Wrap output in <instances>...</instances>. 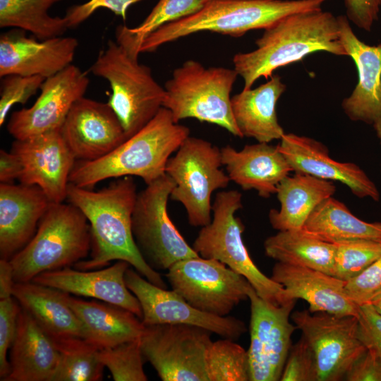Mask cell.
<instances>
[{
    "mask_svg": "<svg viewBox=\"0 0 381 381\" xmlns=\"http://www.w3.org/2000/svg\"><path fill=\"white\" fill-rule=\"evenodd\" d=\"M137 195L132 176L117 178L98 190L68 183L66 199L85 214L92 236L90 258L75 267L93 270L114 260H124L150 282L166 288L161 274L147 263L133 238L132 214Z\"/></svg>",
    "mask_w": 381,
    "mask_h": 381,
    "instance_id": "cell-1",
    "label": "cell"
},
{
    "mask_svg": "<svg viewBox=\"0 0 381 381\" xmlns=\"http://www.w3.org/2000/svg\"><path fill=\"white\" fill-rule=\"evenodd\" d=\"M255 45L253 51L238 53L233 58L234 69L244 82L243 90L316 52L348 56L341 40L338 16L322 9L284 17L264 30Z\"/></svg>",
    "mask_w": 381,
    "mask_h": 381,
    "instance_id": "cell-2",
    "label": "cell"
},
{
    "mask_svg": "<svg viewBox=\"0 0 381 381\" xmlns=\"http://www.w3.org/2000/svg\"><path fill=\"white\" fill-rule=\"evenodd\" d=\"M189 135L190 129L176 123L171 111L162 107L142 129L109 154L93 161H76L69 183L90 189L108 179L135 176L148 185L166 174L171 154Z\"/></svg>",
    "mask_w": 381,
    "mask_h": 381,
    "instance_id": "cell-3",
    "label": "cell"
},
{
    "mask_svg": "<svg viewBox=\"0 0 381 381\" xmlns=\"http://www.w3.org/2000/svg\"><path fill=\"white\" fill-rule=\"evenodd\" d=\"M328 0H210L196 13L165 24L143 42L140 52H152L160 46L193 33L208 31L239 37L247 32L265 30L284 17L322 9Z\"/></svg>",
    "mask_w": 381,
    "mask_h": 381,
    "instance_id": "cell-4",
    "label": "cell"
},
{
    "mask_svg": "<svg viewBox=\"0 0 381 381\" xmlns=\"http://www.w3.org/2000/svg\"><path fill=\"white\" fill-rule=\"evenodd\" d=\"M89 222L75 205L51 202L31 240L10 260L16 283L75 265L90 253Z\"/></svg>",
    "mask_w": 381,
    "mask_h": 381,
    "instance_id": "cell-5",
    "label": "cell"
},
{
    "mask_svg": "<svg viewBox=\"0 0 381 381\" xmlns=\"http://www.w3.org/2000/svg\"><path fill=\"white\" fill-rule=\"evenodd\" d=\"M238 75L234 68H207L198 61L187 60L165 83L162 107L171 111L176 123L194 118L243 138L234 118L230 97Z\"/></svg>",
    "mask_w": 381,
    "mask_h": 381,
    "instance_id": "cell-6",
    "label": "cell"
},
{
    "mask_svg": "<svg viewBox=\"0 0 381 381\" xmlns=\"http://www.w3.org/2000/svg\"><path fill=\"white\" fill-rule=\"evenodd\" d=\"M90 71L107 80L108 104L121 121L127 138L150 122L162 107L165 96L150 67L140 64L115 40H109Z\"/></svg>",
    "mask_w": 381,
    "mask_h": 381,
    "instance_id": "cell-7",
    "label": "cell"
},
{
    "mask_svg": "<svg viewBox=\"0 0 381 381\" xmlns=\"http://www.w3.org/2000/svg\"><path fill=\"white\" fill-rule=\"evenodd\" d=\"M242 207L239 191L217 193L212 205L213 218L201 228L192 247L199 256L219 260L244 277L263 299L277 306L286 304L290 301L283 286L264 274L249 255L242 238L243 224L235 216Z\"/></svg>",
    "mask_w": 381,
    "mask_h": 381,
    "instance_id": "cell-8",
    "label": "cell"
},
{
    "mask_svg": "<svg viewBox=\"0 0 381 381\" xmlns=\"http://www.w3.org/2000/svg\"><path fill=\"white\" fill-rule=\"evenodd\" d=\"M222 165L221 149L190 135L167 163L165 172L175 183L170 198L183 205L193 226L211 222L212 194L226 188L231 181Z\"/></svg>",
    "mask_w": 381,
    "mask_h": 381,
    "instance_id": "cell-9",
    "label": "cell"
},
{
    "mask_svg": "<svg viewBox=\"0 0 381 381\" xmlns=\"http://www.w3.org/2000/svg\"><path fill=\"white\" fill-rule=\"evenodd\" d=\"M175 186L165 174L138 193L132 214V232L147 263L155 270H167L181 260L199 255L176 228L167 212Z\"/></svg>",
    "mask_w": 381,
    "mask_h": 381,
    "instance_id": "cell-10",
    "label": "cell"
},
{
    "mask_svg": "<svg viewBox=\"0 0 381 381\" xmlns=\"http://www.w3.org/2000/svg\"><path fill=\"white\" fill-rule=\"evenodd\" d=\"M167 271L172 290L195 308L221 317L248 299L252 286L222 262L200 256L178 261Z\"/></svg>",
    "mask_w": 381,
    "mask_h": 381,
    "instance_id": "cell-11",
    "label": "cell"
},
{
    "mask_svg": "<svg viewBox=\"0 0 381 381\" xmlns=\"http://www.w3.org/2000/svg\"><path fill=\"white\" fill-rule=\"evenodd\" d=\"M212 334L194 325H145L143 355L163 381H208L205 355Z\"/></svg>",
    "mask_w": 381,
    "mask_h": 381,
    "instance_id": "cell-12",
    "label": "cell"
},
{
    "mask_svg": "<svg viewBox=\"0 0 381 381\" xmlns=\"http://www.w3.org/2000/svg\"><path fill=\"white\" fill-rule=\"evenodd\" d=\"M291 318L310 346L317 381L344 379L353 363L366 351L358 334V317L327 313L311 315L295 311Z\"/></svg>",
    "mask_w": 381,
    "mask_h": 381,
    "instance_id": "cell-13",
    "label": "cell"
},
{
    "mask_svg": "<svg viewBox=\"0 0 381 381\" xmlns=\"http://www.w3.org/2000/svg\"><path fill=\"white\" fill-rule=\"evenodd\" d=\"M250 346V381L280 380L296 327L289 319L296 301L277 306L261 298L251 286Z\"/></svg>",
    "mask_w": 381,
    "mask_h": 381,
    "instance_id": "cell-14",
    "label": "cell"
},
{
    "mask_svg": "<svg viewBox=\"0 0 381 381\" xmlns=\"http://www.w3.org/2000/svg\"><path fill=\"white\" fill-rule=\"evenodd\" d=\"M128 289L138 299L145 325L171 324L198 326L223 338L236 340L246 332L243 321L201 311L174 290H167L147 280L130 267L125 274Z\"/></svg>",
    "mask_w": 381,
    "mask_h": 381,
    "instance_id": "cell-15",
    "label": "cell"
},
{
    "mask_svg": "<svg viewBox=\"0 0 381 381\" xmlns=\"http://www.w3.org/2000/svg\"><path fill=\"white\" fill-rule=\"evenodd\" d=\"M89 84L86 73L73 64L46 78L35 103L12 113L8 132L16 140H23L61 128L73 104L84 97Z\"/></svg>",
    "mask_w": 381,
    "mask_h": 381,
    "instance_id": "cell-16",
    "label": "cell"
},
{
    "mask_svg": "<svg viewBox=\"0 0 381 381\" xmlns=\"http://www.w3.org/2000/svg\"><path fill=\"white\" fill-rule=\"evenodd\" d=\"M11 151L22 163L20 183L39 186L50 202L60 203L66 199L69 176L76 159L61 128L23 140L15 139Z\"/></svg>",
    "mask_w": 381,
    "mask_h": 381,
    "instance_id": "cell-17",
    "label": "cell"
},
{
    "mask_svg": "<svg viewBox=\"0 0 381 381\" xmlns=\"http://www.w3.org/2000/svg\"><path fill=\"white\" fill-rule=\"evenodd\" d=\"M76 161H93L126 139L123 127L108 103L82 97L73 104L61 127Z\"/></svg>",
    "mask_w": 381,
    "mask_h": 381,
    "instance_id": "cell-18",
    "label": "cell"
},
{
    "mask_svg": "<svg viewBox=\"0 0 381 381\" xmlns=\"http://www.w3.org/2000/svg\"><path fill=\"white\" fill-rule=\"evenodd\" d=\"M14 30L0 36V77L10 74L51 77L71 64L78 41L59 36L45 40Z\"/></svg>",
    "mask_w": 381,
    "mask_h": 381,
    "instance_id": "cell-19",
    "label": "cell"
},
{
    "mask_svg": "<svg viewBox=\"0 0 381 381\" xmlns=\"http://www.w3.org/2000/svg\"><path fill=\"white\" fill-rule=\"evenodd\" d=\"M277 146L292 172L338 181L359 198L380 200V191L367 174L355 163L334 159L322 143L307 136L285 133Z\"/></svg>",
    "mask_w": 381,
    "mask_h": 381,
    "instance_id": "cell-20",
    "label": "cell"
},
{
    "mask_svg": "<svg viewBox=\"0 0 381 381\" xmlns=\"http://www.w3.org/2000/svg\"><path fill=\"white\" fill-rule=\"evenodd\" d=\"M130 264L117 260L113 265L93 270L71 267L44 272L31 282L76 296L90 297L123 308L143 318L137 297L128 289L125 274Z\"/></svg>",
    "mask_w": 381,
    "mask_h": 381,
    "instance_id": "cell-21",
    "label": "cell"
},
{
    "mask_svg": "<svg viewBox=\"0 0 381 381\" xmlns=\"http://www.w3.org/2000/svg\"><path fill=\"white\" fill-rule=\"evenodd\" d=\"M338 20L341 42L358 71V83L342 100V109L353 121L373 124L381 116V44L360 40L346 16H339Z\"/></svg>",
    "mask_w": 381,
    "mask_h": 381,
    "instance_id": "cell-22",
    "label": "cell"
},
{
    "mask_svg": "<svg viewBox=\"0 0 381 381\" xmlns=\"http://www.w3.org/2000/svg\"><path fill=\"white\" fill-rule=\"evenodd\" d=\"M270 277L283 286L289 301L305 300L310 313L358 317L360 306L347 294L346 282L332 275L277 262Z\"/></svg>",
    "mask_w": 381,
    "mask_h": 381,
    "instance_id": "cell-23",
    "label": "cell"
},
{
    "mask_svg": "<svg viewBox=\"0 0 381 381\" xmlns=\"http://www.w3.org/2000/svg\"><path fill=\"white\" fill-rule=\"evenodd\" d=\"M50 201L35 185H0V256L10 260L35 235Z\"/></svg>",
    "mask_w": 381,
    "mask_h": 381,
    "instance_id": "cell-24",
    "label": "cell"
},
{
    "mask_svg": "<svg viewBox=\"0 0 381 381\" xmlns=\"http://www.w3.org/2000/svg\"><path fill=\"white\" fill-rule=\"evenodd\" d=\"M221 154L230 180L264 198L276 194L278 184L292 172L278 146L269 143L246 145L241 150L226 145Z\"/></svg>",
    "mask_w": 381,
    "mask_h": 381,
    "instance_id": "cell-25",
    "label": "cell"
},
{
    "mask_svg": "<svg viewBox=\"0 0 381 381\" xmlns=\"http://www.w3.org/2000/svg\"><path fill=\"white\" fill-rule=\"evenodd\" d=\"M59 358L50 337L21 307L10 348V373L4 381H50Z\"/></svg>",
    "mask_w": 381,
    "mask_h": 381,
    "instance_id": "cell-26",
    "label": "cell"
},
{
    "mask_svg": "<svg viewBox=\"0 0 381 381\" xmlns=\"http://www.w3.org/2000/svg\"><path fill=\"white\" fill-rule=\"evenodd\" d=\"M286 89L279 75L256 88L243 90L231 98L236 123L243 137L259 143L281 140L285 132L277 115V103Z\"/></svg>",
    "mask_w": 381,
    "mask_h": 381,
    "instance_id": "cell-27",
    "label": "cell"
},
{
    "mask_svg": "<svg viewBox=\"0 0 381 381\" xmlns=\"http://www.w3.org/2000/svg\"><path fill=\"white\" fill-rule=\"evenodd\" d=\"M63 295L82 322L85 339L100 349L139 338L144 331L142 320L123 308L104 301L83 300L66 292Z\"/></svg>",
    "mask_w": 381,
    "mask_h": 381,
    "instance_id": "cell-28",
    "label": "cell"
},
{
    "mask_svg": "<svg viewBox=\"0 0 381 381\" xmlns=\"http://www.w3.org/2000/svg\"><path fill=\"white\" fill-rule=\"evenodd\" d=\"M294 173L278 184L276 194L279 209L269 212L270 223L277 231L303 229L315 207L336 192L332 181Z\"/></svg>",
    "mask_w": 381,
    "mask_h": 381,
    "instance_id": "cell-29",
    "label": "cell"
},
{
    "mask_svg": "<svg viewBox=\"0 0 381 381\" xmlns=\"http://www.w3.org/2000/svg\"><path fill=\"white\" fill-rule=\"evenodd\" d=\"M12 296L49 336L85 339L84 327L65 301L61 291L28 282L16 283Z\"/></svg>",
    "mask_w": 381,
    "mask_h": 381,
    "instance_id": "cell-30",
    "label": "cell"
},
{
    "mask_svg": "<svg viewBox=\"0 0 381 381\" xmlns=\"http://www.w3.org/2000/svg\"><path fill=\"white\" fill-rule=\"evenodd\" d=\"M264 250L267 256L277 262L333 274L336 244L303 229L279 231L265 239Z\"/></svg>",
    "mask_w": 381,
    "mask_h": 381,
    "instance_id": "cell-31",
    "label": "cell"
},
{
    "mask_svg": "<svg viewBox=\"0 0 381 381\" xmlns=\"http://www.w3.org/2000/svg\"><path fill=\"white\" fill-rule=\"evenodd\" d=\"M303 229L332 243L358 239L381 242V222L362 220L333 196L315 207Z\"/></svg>",
    "mask_w": 381,
    "mask_h": 381,
    "instance_id": "cell-32",
    "label": "cell"
},
{
    "mask_svg": "<svg viewBox=\"0 0 381 381\" xmlns=\"http://www.w3.org/2000/svg\"><path fill=\"white\" fill-rule=\"evenodd\" d=\"M64 0H0V27L30 32L39 40L62 36L68 28L66 18L49 10Z\"/></svg>",
    "mask_w": 381,
    "mask_h": 381,
    "instance_id": "cell-33",
    "label": "cell"
},
{
    "mask_svg": "<svg viewBox=\"0 0 381 381\" xmlns=\"http://www.w3.org/2000/svg\"><path fill=\"white\" fill-rule=\"evenodd\" d=\"M59 354L57 366L50 381H99L105 368L99 349L75 336H49Z\"/></svg>",
    "mask_w": 381,
    "mask_h": 381,
    "instance_id": "cell-34",
    "label": "cell"
},
{
    "mask_svg": "<svg viewBox=\"0 0 381 381\" xmlns=\"http://www.w3.org/2000/svg\"><path fill=\"white\" fill-rule=\"evenodd\" d=\"M205 4L203 0H159L140 25L134 28L118 26L116 41L132 56L138 59L141 44L150 34L165 24L196 13Z\"/></svg>",
    "mask_w": 381,
    "mask_h": 381,
    "instance_id": "cell-35",
    "label": "cell"
},
{
    "mask_svg": "<svg viewBox=\"0 0 381 381\" xmlns=\"http://www.w3.org/2000/svg\"><path fill=\"white\" fill-rule=\"evenodd\" d=\"M208 381L250 380L248 351L228 338L212 341L205 355Z\"/></svg>",
    "mask_w": 381,
    "mask_h": 381,
    "instance_id": "cell-36",
    "label": "cell"
},
{
    "mask_svg": "<svg viewBox=\"0 0 381 381\" xmlns=\"http://www.w3.org/2000/svg\"><path fill=\"white\" fill-rule=\"evenodd\" d=\"M336 244L332 276L346 282L381 255V242L358 239Z\"/></svg>",
    "mask_w": 381,
    "mask_h": 381,
    "instance_id": "cell-37",
    "label": "cell"
},
{
    "mask_svg": "<svg viewBox=\"0 0 381 381\" xmlns=\"http://www.w3.org/2000/svg\"><path fill=\"white\" fill-rule=\"evenodd\" d=\"M99 357L115 381H147L140 339L102 349Z\"/></svg>",
    "mask_w": 381,
    "mask_h": 381,
    "instance_id": "cell-38",
    "label": "cell"
},
{
    "mask_svg": "<svg viewBox=\"0 0 381 381\" xmlns=\"http://www.w3.org/2000/svg\"><path fill=\"white\" fill-rule=\"evenodd\" d=\"M46 78L40 75L10 74L1 77L0 85V126L16 104H25L40 90Z\"/></svg>",
    "mask_w": 381,
    "mask_h": 381,
    "instance_id": "cell-39",
    "label": "cell"
},
{
    "mask_svg": "<svg viewBox=\"0 0 381 381\" xmlns=\"http://www.w3.org/2000/svg\"><path fill=\"white\" fill-rule=\"evenodd\" d=\"M280 380L317 381L314 355L303 336L299 341L291 346Z\"/></svg>",
    "mask_w": 381,
    "mask_h": 381,
    "instance_id": "cell-40",
    "label": "cell"
},
{
    "mask_svg": "<svg viewBox=\"0 0 381 381\" xmlns=\"http://www.w3.org/2000/svg\"><path fill=\"white\" fill-rule=\"evenodd\" d=\"M20 309L21 306L13 296L0 299V378L3 381L10 373L7 356L16 336Z\"/></svg>",
    "mask_w": 381,
    "mask_h": 381,
    "instance_id": "cell-41",
    "label": "cell"
},
{
    "mask_svg": "<svg viewBox=\"0 0 381 381\" xmlns=\"http://www.w3.org/2000/svg\"><path fill=\"white\" fill-rule=\"evenodd\" d=\"M351 299L359 306L381 292V255L358 275L346 282Z\"/></svg>",
    "mask_w": 381,
    "mask_h": 381,
    "instance_id": "cell-42",
    "label": "cell"
},
{
    "mask_svg": "<svg viewBox=\"0 0 381 381\" xmlns=\"http://www.w3.org/2000/svg\"><path fill=\"white\" fill-rule=\"evenodd\" d=\"M141 1L143 0H89L69 7L64 18L68 28H73L85 22L98 9L107 8L126 20L128 8Z\"/></svg>",
    "mask_w": 381,
    "mask_h": 381,
    "instance_id": "cell-43",
    "label": "cell"
},
{
    "mask_svg": "<svg viewBox=\"0 0 381 381\" xmlns=\"http://www.w3.org/2000/svg\"><path fill=\"white\" fill-rule=\"evenodd\" d=\"M358 337L366 350L381 358V315L370 304L360 306Z\"/></svg>",
    "mask_w": 381,
    "mask_h": 381,
    "instance_id": "cell-44",
    "label": "cell"
},
{
    "mask_svg": "<svg viewBox=\"0 0 381 381\" xmlns=\"http://www.w3.org/2000/svg\"><path fill=\"white\" fill-rule=\"evenodd\" d=\"M344 3L349 20L370 32L379 18L381 0H344Z\"/></svg>",
    "mask_w": 381,
    "mask_h": 381,
    "instance_id": "cell-45",
    "label": "cell"
},
{
    "mask_svg": "<svg viewBox=\"0 0 381 381\" xmlns=\"http://www.w3.org/2000/svg\"><path fill=\"white\" fill-rule=\"evenodd\" d=\"M348 381H381V358L366 351L353 363L344 377Z\"/></svg>",
    "mask_w": 381,
    "mask_h": 381,
    "instance_id": "cell-46",
    "label": "cell"
},
{
    "mask_svg": "<svg viewBox=\"0 0 381 381\" xmlns=\"http://www.w3.org/2000/svg\"><path fill=\"white\" fill-rule=\"evenodd\" d=\"M23 171L22 163L19 157L10 151H0V181L1 183H11L16 179H19Z\"/></svg>",
    "mask_w": 381,
    "mask_h": 381,
    "instance_id": "cell-47",
    "label": "cell"
},
{
    "mask_svg": "<svg viewBox=\"0 0 381 381\" xmlns=\"http://www.w3.org/2000/svg\"><path fill=\"white\" fill-rule=\"evenodd\" d=\"M14 280L12 265L7 259H0V299L13 296Z\"/></svg>",
    "mask_w": 381,
    "mask_h": 381,
    "instance_id": "cell-48",
    "label": "cell"
},
{
    "mask_svg": "<svg viewBox=\"0 0 381 381\" xmlns=\"http://www.w3.org/2000/svg\"><path fill=\"white\" fill-rule=\"evenodd\" d=\"M381 315V292L376 295L369 303Z\"/></svg>",
    "mask_w": 381,
    "mask_h": 381,
    "instance_id": "cell-49",
    "label": "cell"
},
{
    "mask_svg": "<svg viewBox=\"0 0 381 381\" xmlns=\"http://www.w3.org/2000/svg\"><path fill=\"white\" fill-rule=\"evenodd\" d=\"M373 125L381 145V116L373 123Z\"/></svg>",
    "mask_w": 381,
    "mask_h": 381,
    "instance_id": "cell-50",
    "label": "cell"
},
{
    "mask_svg": "<svg viewBox=\"0 0 381 381\" xmlns=\"http://www.w3.org/2000/svg\"><path fill=\"white\" fill-rule=\"evenodd\" d=\"M203 1L206 3L207 1H209L210 0H203Z\"/></svg>",
    "mask_w": 381,
    "mask_h": 381,
    "instance_id": "cell-51",
    "label": "cell"
}]
</instances>
